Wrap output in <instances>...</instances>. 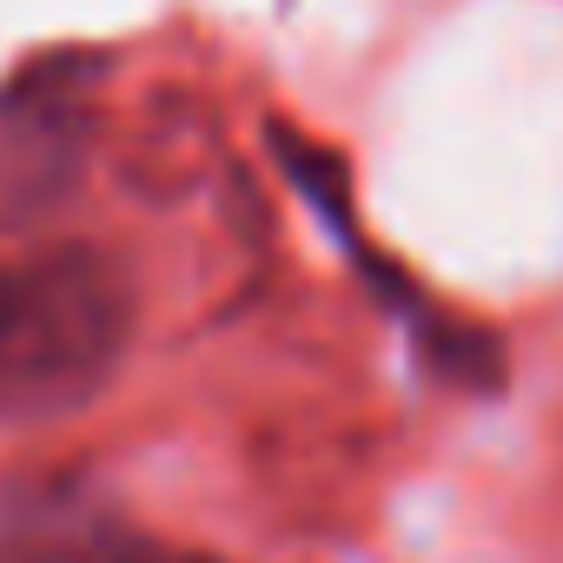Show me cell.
Returning a JSON list of instances; mask_svg holds the SVG:
<instances>
[{"label": "cell", "mask_w": 563, "mask_h": 563, "mask_svg": "<svg viewBox=\"0 0 563 563\" xmlns=\"http://www.w3.org/2000/svg\"><path fill=\"white\" fill-rule=\"evenodd\" d=\"M133 345V278L93 245L0 258V424L87 411Z\"/></svg>", "instance_id": "cell-1"}, {"label": "cell", "mask_w": 563, "mask_h": 563, "mask_svg": "<svg viewBox=\"0 0 563 563\" xmlns=\"http://www.w3.org/2000/svg\"><path fill=\"white\" fill-rule=\"evenodd\" d=\"M146 537L100 510H8L0 517V563H140Z\"/></svg>", "instance_id": "cell-2"}, {"label": "cell", "mask_w": 563, "mask_h": 563, "mask_svg": "<svg viewBox=\"0 0 563 563\" xmlns=\"http://www.w3.org/2000/svg\"><path fill=\"white\" fill-rule=\"evenodd\" d=\"M140 563H219V556H199V550H173V543H153V537H146Z\"/></svg>", "instance_id": "cell-3"}]
</instances>
